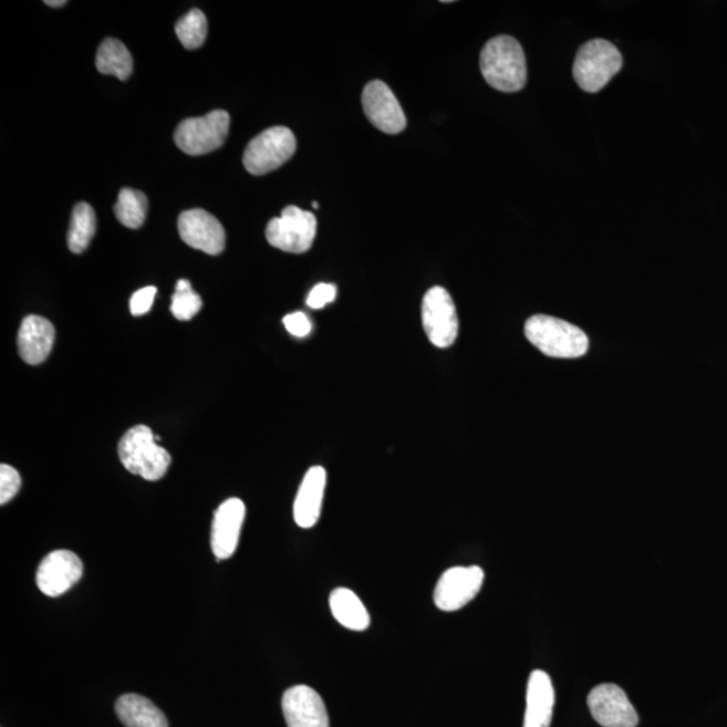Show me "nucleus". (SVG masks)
Instances as JSON below:
<instances>
[{"label":"nucleus","mask_w":727,"mask_h":727,"mask_svg":"<svg viewBox=\"0 0 727 727\" xmlns=\"http://www.w3.org/2000/svg\"><path fill=\"white\" fill-rule=\"evenodd\" d=\"M96 232V215L90 204L80 202L74 207L67 247L73 253H83L90 247Z\"/></svg>","instance_id":"obj_22"},{"label":"nucleus","mask_w":727,"mask_h":727,"mask_svg":"<svg viewBox=\"0 0 727 727\" xmlns=\"http://www.w3.org/2000/svg\"><path fill=\"white\" fill-rule=\"evenodd\" d=\"M363 108L366 117L385 134H399L407 127L406 114L394 92L381 80L371 81L363 92Z\"/></svg>","instance_id":"obj_10"},{"label":"nucleus","mask_w":727,"mask_h":727,"mask_svg":"<svg viewBox=\"0 0 727 727\" xmlns=\"http://www.w3.org/2000/svg\"><path fill=\"white\" fill-rule=\"evenodd\" d=\"M157 443L150 427L141 425L129 428L117 447L124 468L147 481L160 480L169 469L172 457Z\"/></svg>","instance_id":"obj_3"},{"label":"nucleus","mask_w":727,"mask_h":727,"mask_svg":"<svg viewBox=\"0 0 727 727\" xmlns=\"http://www.w3.org/2000/svg\"><path fill=\"white\" fill-rule=\"evenodd\" d=\"M178 232L186 245L208 255H219L226 248L221 222L204 209L185 210L178 219Z\"/></svg>","instance_id":"obj_13"},{"label":"nucleus","mask_w":727,"mask_h":727,"mask_svg":"<svg viewBox=\"0 0 727 727\" xmlns=\"http://www.w3.org/2000/svg\"><path fill=\"white\" fill-rule=\"evenodd\" d=\"M283 325L288 329L290 334L295 337H307L312 332V322L309 316L302 312L291 313L284 316Z\"/></svg>","instance_id":"obj_29"},{"label":"nucleus","mask_w":727,"mask_h":727,"mask_svg":"<svg viewBox=\"0 0 727 727\" xmlns=\"http://www.w3.org/2000/svg\"><path fill=\"white\" fill-rule=\"evenodd\" d=\"M337 295V289L334 284L320 283L310 291L308 297V307L312 309H322L325 308L328 303H332Z\"/></svg>","instance_id":"obj_28"},{"label":"nucleus","mask_w":727,"mask_h":727,"mask_svg":"<svg viewBox=\"0 0 727 727\" xmlns=\"http://www.w3.org/2000/svg\"><path fill=\"white\" fill-rule=\"evenodd\" d=\"M554 704L551 677L542 669L532 671L527 687L525 727H550Z\"/></svg>","instance_id":"obj_18"},{"label":"nucleus","mask_w":727,"mask_h":727,"mask_svg":"<svg viewBox=\"0 0 727 727\" xmlns=\"http://www.w3.org/2000/svg\"><path fill=\"white\" fill-rule=\"evenodd\" d=\"M329 605L335 620L347 630L363 632L368 630L371 617L363 601L351 589H334L329 596Z\"/></svg>","instance_id":"obj_20"},{"label":"nucleus","mask_w":727,"mask_h":727,"mask_svg":"<svg viewBox=\"0 0 727 727\" xmlns=\"http://www.w3.org/2000/svg\"><path fill=\"white\" fill-rule=\"evenodd\" d=\"M54 339L52 322L39 315L27 316L18 333V350L23 362L30 365L45 362L53 350Z\"/></svg>","instance_id":"obj_16"},{"label":"nucleus","mask_w":727,"mask_h":727,"mask_svg":"<svg viewBox=\"0 0 727 727\" xmlns=\"http://www.w3.org/2000/svg\"><path fill=\"white\" fill-rule=\"evenodd\" d=\"M282 710L288 727H331L325 704L312 687L285 689Z\"/></svg>","instance_id":"obj_14"},{"label":"nucleus","mask_w":727,"mask_h":727,"mask_svg":"<svg viewBox=\"0 0 727 727\" xmlns=\"http://www.w3.org/2000/svg\"><path fill=\"white\" fill-rule=\"evenodd\" d=\"M147 197L145 193L132 188H124L117 197L115 216L124 227L138 229L147 216Z\"/></svg>","instance_id":"obj_23"},{"label":"nucleus","mask_w":727,"mask_h":727,"mask_svg":"<svg viewBox=\"0 0 727 727\" xmlns=\"http://www.w3.org/2000/svg\"><path fill=\"white\" fill-rule=\"evenodd\" d=\"M588 705L593 718L604 727H636V708L627 699L623 688L612 683L596 686L589 694Z\"/></svg>","instance_id":"obj_11"},{"label":"nucleus","mask_w":727,"mask_h":727,"mask_svg":"<svg viewBox=\"0 0 727 727\" xmlns=\"http://www.w3.org/2000/svg\"><path fill=\"white\" fill-rule=\"evenodd\" d=\"M96 67L102 74L126 81L134 71L133 55L120 40L107 39L98 48Z\"/></svg>","instance_id":"obj_21"},{"label":"nucleus","mask_w":727,"mask_h":727,"mask_svg":"<svg viewBox=\"0 0 727 727\" xmlns=\"http://www.w3.org/2000/svg\"><path fill=\"white\" fill-rule=\"evenodd\" d=\"M484 578V570L478 565L446 570L434 590L435 606L444 612L459 611L480 593Z\"/></svg>","instance_id":"obj_9"},{"label":"nucleus","mask_w":727,"mask_h":727,"mask_svg":"<svg viewBox=\"0 0 727 727\" xmlns=\"http://www.w3.org/2000/svg\"><path fill=\"white\" fill-rule=\"evenodd\" d=\"M623 55L606 40H592L580 48L573 66L578 86L588 93L605 89L623 67Z\"/></svg>","instance_id":"obj_4"},{"label":"nucleus","mask_w":727,"mask_h":727,"mask_svg":"<svg viewBox=\"0 0 727 727\" xmlns=\"http://www.w3.org/2000/svg\"><path fill=\"white\" fill-rule=\"evenodd\" d=\"M316 235V219L312 212L297 207L282 210L266 228L270 246L290 253H304L312 248Z\"/></svg>","instance_id":"obj_7"},{"label":"nucleus","mask_w":727,"mask_h":727,"mask_svg":"<svg viewBox=\"0 0 727 727\" xmlns=\"http://www.w3.org/2000/svg\"><path fill=\"white\" fill-rule=\"evenodd\" d=\"M231 117L228 112L217 110L202 117H190L178 124L174 141L189 155H204L220 148L229 133Z\"/></svg>","instance_id":"obj_6"},{"label":"nucleus","mask_w":727,"mask_h":727,"mask_svg":"<svg viewBox=\"0 0 727 727\" xmlns=\"http://www.w3.org/2000/svg\"><path fill=\"white\" fill-rule=\"evenodd\" d=\"M21 476L10 465L0 466V505H8L9 501L20 492Z\"/></svg>","instance_id":"obj_26"},{"label":"nucleus","mask_w":727,"mask_h":727,"mask_svg":"<svg viewBox=\"0 0 727 727\" xmlns=\"http://www.w3.org/2000/svg\"><path fill=\"white\" fill-rule=\"evenodd\" d=\"M245 519L246 505L236 497L224 501L217 508L212 525V537H210V544H212L217 562L235 554Z\"/></svg>","instance_id":"obj_15"},{"label":"nucleus","mask_w":727,"mask_h":727,"mask_svg":"<svg viewBox=\"0 0 727 727\" xmlns=\"http://www.w3.org/2000/svg\"><path fill=\"white\" fill-rule=\"evenodd\" d=\"M115 710L126 727H169L165 714L150 699L141 695H123L117 699Z\"/></svg>","instance_id":"obj_19"},{"label":"nucleus","mask_w":727,"mask_h":727,"mask_svg":"<svg viewBox=\"0 0 727 727\" xmlns=\"http://www.w3.org/2000/svg\"><path fill=\"white\" fill-rule=\"evenodd\" d=\"M325 487V469L322 466L310 468L303 477L294 502V520L301 528H312L320 520Z\"/></svg>","instance_id":"obj_17"},{"label":"nucleus","mask_w":727,"mask_h":727,"mask_svg":"<svg viewBox=\"0 0 727 727\" xmlns=\"http://www.w3.org/2000/svg\"><path fill=\"white\" fill-rule=\"evenodd\" d=\"M202 308L201 297L195 293L186 279L177 282L176 293L172 298V313L179 321H189Z\"/></svg>","instance_id":"obj_25"},{"label":"nucleus","mask_w":727,"mask_h":727,"mask_svg":"<svg viewBox=\"0 0 727 727\" xmlns=\"http://www.w3.org/2000/svg\"><path fill=\"white\" fill-rule=\"evenodd\" d=\"M84 573L81 559L70 550L51 552L37 570V586L48 596H60L70 592Z\"/></svg>","instance_id":"obj_12"},{"label":"nucleus","mask_w":727,"mask_h":727,"mask_svg":"<svg viewBox=\"0 0 727 727\" xmlns=\"http://www.w3.org/2000/svg\"><path fill=\"white\" fill-rule=\"evenodd\" d=\"M155 295H157V289H155L154 285H147V288L136 291L132 297V301H129V310H132V314L139 316L150 312Z\"/></svg>","instance_id":"obj_27"},{"label":"nucleus","mask_w":727,"mask_h":727,"mask_svg":"<svg viewBox=\"0 0 727 727\" xmlns=\"http://www.w3.org/2000/svg\"><path fill=\"white\" fill-rule=\"evenodd\" d=\"M297 139L288 127H272L253 138L242 155V164L253 176L279 169L293 157Z\"/></svg>","instance_id":"obj_5"},{"label":"nucleus","mask_w":727,"mask_h":727,"mask_svg":"<svg viewBox=\"0 0 727 727\" xmlns=\"http://www.w3.org/2000/svg\"><path fill=\"white\" fill-rule=\"evenodd\" d=\"M178 40L186 49L202 46L208 34V21L201 10H191L176 24Z\"/></svg>","instance_id":"obj_24"},{"label":"nucleus","mask_w":727,"mask_h":727,"mask_svg":"<svg viewBox=\"0 0 727 727\" xmlns=\"http://www.w3.org/2000/svg\"><path fill=\"white\" fill-rule=\"evenodd\" d=\"M481 73L492 89L513 93L527 84V61L520 43L509 35L488 41L480 55Z\"/></svg>","instance_id":"obj_1"},{"label":"nucleus","mask_w":727,"mask_h":727,"mask_svg":"<svg viewBox=\"0 0 727 727\" xmlns=\"http://www.w3.org/2000/svg\"><path fill=\"white\" fill-rule=\"evenodd\" d=\"M528 341L549 357L578 359L585 356L589 339L582 329L555 316L538 314L525 326Z\"/></svg>","instance_id":"obj_2"},{"label":"nucleus","mask_w":727,"mask_h":727,"mask_svg":"<svg viewBox=\"0 0 727 727\" xmlns=\"http://www.w3.org/2000/svg\"><path fill=\"white\" fill-rule=\"evenodd\" d=\"M45 3L48 6H52V8H62V6L66 4L65 0H60V2H59V0H58V2H53V0H51V2H49V0H48V2H45Z\"/></svg>","instance_id":"obj_30"},{"label":"nucleus","mask_w":727,"mask_h":727,"mask_svg":"<svg viewBox=\"0 0 727 727\" xmlns=\"http://www.w3.org/2000/svg\"><path fill=\"white\" fill-rule=\"evenodd\" d=\"M422 323L433 345L446 350L456 343L459 322L449 291L440 285L427 291L422 302Z\"/></svg>","instance_id":"obj_8"}]
</instances>
